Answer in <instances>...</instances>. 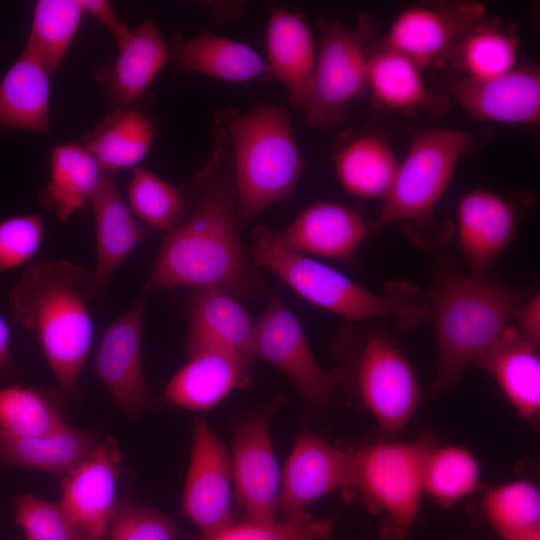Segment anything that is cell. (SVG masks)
<instances>
[{"mask_svg":"<svg viewBox=\"0 0 540 540\" xmlns=\"http://www.w3.org/2000/svg\"><path fill=\"white\" fill-rule=\"evenodd\" d=\"M482 511L503 540H540V492L533 483L517 480L489 489Z\"/></svg>","mask_w":540,"mask_h":540,"instance_id":"35","label":"cell"},{"mask_svg":"<svg viewBox=\"0 0 540 540\" xmlns=\"http://www.w3.org/2000/svg\"><path fill=\"white\" fill-rule=\"evenodd\" d=\"M213 134L212 154L192 181L190 214L166 233L142 292L215 287L239 299H269V284L240 239L230 143L220 117Z\"/></svg>","mask_w":540,"mask_h":540,"instance_id":"1","label":"cell"},{"mask_svg":"<svg viewBox=\"0 0 540 540\" xmlns=\"http://www.w3.org/2000/svg\"><path fill=\"white\" fill-rule=\"evenodd\" d=\"M517 222L514 203L490 190L473 189L458 199V249L470 273L486 275L512 240Z\"/></svg>","mask_w":540,"mask_h":540,"instance_id":"19","label":"cell"},{"mask_svg":"<svg viewBox=\"0 0 540 540\" xmlns=\"http://www.w3.org/2000/svg\"><path fill=\"white\" fill-rule=\"evenodd\" d=\"M270 408L239 420L233 429L230 455L234 498L248 519H278L281 469L270 431Z\"/></svg>","mask_w":540,"mask_h":540,"instance_id":"14","label":"cell"},{"mask_svg":"<svg viewBox=\"0 0 540 540\" xmlns=\"http://www.w3.org/2000/svg\"><path fill=\"white\" fill-rule=\"evenodd\" d=\"M371 224L343 204L319 201L301 211L282 229H273L285 247L304 255L349 260L356 253Z\"/></svg>","mask_w":540,"mask_h":540,"instance_id":"21","label":"cell"},{"mask_svg":"<svg viewBox=\"0 0 540 540\" xmlns=\"http://www.w3.org/2000/svg\"><path fill=\"white\" fill-rule=\"evenodd\" d=\"M334 165L346 193L361 199L383 200L393 184L399 161L386 136L361 133L341 143Z\"/></svg>","mask_w":540,"mask_h":540,"instance_id":"30","label":"cell"},{"mask_svg":"<svg viewBox=\"0 0 540 540\" xmlns=\"http://www.w3.org/2000/svg\"><path fill=\"white\" fill-rule=\"evenodd\" d=\"M188 356V362L163 389L165 403L192 411H207L251 381L252 358L216 347L203 348Z\"/></svg>","mask_w":540,"mask_h":540,"instance_id":"20","label":"cell"},{"mask_svg":"<svg viewBox=\"0 0 540 540\" xmlns=\"http://www.w3.org/2000/svg\"><path fill=\"white\" fill-rule=\"evenodd\" d=\"M14 511L15 523L22 529L24 540H86L59 504L28 493L15 499Z\"/></svg>","mask_w":540,"mask_h":540,"instance_id":"40","label":"cell"},{"mask_svg":"<svg viewBox=\"0 0 540 540\" xmlns=\"http://www.w3.org/2000/svg\"><path fill=\"white\" fill-rule=\"evenodd\" d=\"M84 15L98 22L114 39L116 48L129 37L131 30L118 17L112 4L106 0H79Z\"/></svg>","mask_w":540,"mask_h":540,"instance_id":"43","label":"cell"},{"mask_svg":"<svg viewBox=\"0 0 540 540\" xmlns=\"http://www.w3.org/2000/svg\"><path fill=\"white\" fill-rule=\"evenodd\" d=\"M168 45V61L181 71L245 83L270 73L266 61L248 44L217 34L176 39Z\"/></svg>","mask_w":540,"mask_h":540,"instance_id":"27","label":"cell"},{"mask_svg":"<svg viewBox=\"0 0 540 540\" xmlns=\"http://www.w3.org/2000/svg\"><path fill=\"white\" fill-rule=\"evenodd\" d=\"M128 205L144 226L166 233L177 228L189 214L182 190L139 166L132 171Z\"/></svg>","mask_w":540,"mask_h":540,"instance_id":"37","label":"cell"},{"mask_svg":"<svg viewBox=\"0 0 540 540\" xmlns=\"http://www.w3.org/2000/svg\"><path fill=\"white\" fill-rule=\"evenodd\" d=\"M83 16L79 0H38L24 48L53 74L67 54Z\"/></svg>","mask_w":540,"mask_h":540,"instance_id":"36","label":"cell"},{"mask_svg":"<svg viewBox=\"0 0 540 540\" xmlns=\"http://www.w3.org/2000/svg\"><path fill=\"white\" fill-rule=\"evenodd\" d=\"M51 397L36 387L10 385L0 389V431L14 436H39L68 426Z\"/></svg>","mask_w":540,"mask_h":540,"instance_id":"38","label":"cell"},{"mask_svg":"<svg viewBox=\"0 0 540 540\" xmlns=\"http://www.w3.org/2000/svg\"><path fill=\"white\" fill-rule=\"evenodd\" d=\"M122 454L107 436L62 477L59 505L86 540H104L115 514Z\"/></svg>","mask_w":540,"mask_h":540,"instance_id":"15","label":"cell"},{"mask_svg":"<svg viewBox=\"0 0 540 540\" xmlns=\"http://www.w3.org/2000/svg\"><path fill=\"white\" fill-rule=\"evenodd\" d=\"M231 151L240 228L268 207L293 196L305 160L287 112L259 104L220 116Z\"/></svg>","mask_w":540,"mask_h":540,"instance_id":"4","label":"cell"},{"mask_svg":"<svg viewBox=\"0 0 540 540\" xmlns=\"http://www.w3.org/2000/svg\"><path fill=\"white\" fill-rule=\"evenodd\" d=\"M257 319L254 357H260L293 385L309 411L329 404L342 386L339 369H326L313 354L297 317L273 294Z\"/></svg>","mask_w":540,"mask_h":540,"instance_id":"10","label":"cell"},{"mask_svg":"<svg viewBox=\"0 0 540 540\" xmlns=\"http://www.w3.org/2000/svg\"><path fill=\"white\" fill-rule=\"evenodd\" d=\"M422 69L384 39L372 42L367 57V91L374 104L386 110L432 114L445 110L444 99L426 86Z\"/></svg>","mask_w":540,"mask_h":540,"instance_id":"25","label":"cell"},{"mask_svg":"<svg viewBox=\"0 0 540 540\" xmlns=\"http://www.w3.org/2000/svg\"><path fill=\"white\" fill-rule=\"evenodd\" d=\"M517 333L526 341L540 344V295L525 297L514 309L511 318Z\"/></svg>","mask_w":540,"mask_h":540,"instance_id":"44","label":"cell"},{"mask_svg":"<svg viewBox=\"0 0 540 540\" xmlns=\"http://www.w3.org/2000/svg\"><path fill=\"white\" fill-rule=\"evenodd\" d=\"M430 440L377 441L352 453L355 488L381 512L397 539L416 520L421 497L422 468Z\"/></svg>","mask_w":540,"mask_h":540,"instance_id":"9","label":"cell"},{"mask_svg":"<svg viewBox=\"0 0 540 540\" xmlns=\"http://www.w3.org/2000/svg\"><path fill=\"white\" fill-rule=\"evenodd\" d=\"M525 297L502 281L463 272L449 260L438 263L425 301L436 344L431 393H445L462 379L503 337Z\"/></svg>","mask_w":540,"mask_h":540,"instance_id":"3","label":"cell"},{"mask_svg":"<svg viewBox=\"0 0 540 540\" xmlns=\"http://www.w3.org/2000/svg\"><path fill=\"white\" fill-rule=\"evenodd\" d=\"M519 47L520 38L513 23L486 17L463 36L447 64L457 74L489 78L516 66Z\"/></svg>","mask_w":540,"mask_h":540,"instance_id":"33","label":"cell"},{"mask_svg":"<svg viewBox=\"0 0 540 540\" xmlns=\"http://www.w3.org/2000/svg\"><path fill=\"white\" fill-rule=\"evenodd\" d=\"M476 144L474 134L454 129L417 132L399 162L393 184L371 230L405 222L428 225L461 158Z\"/></svg>","mask_w":540,"mask_h":540,"instance_id":"7","label":"cell"},{"mask_svg":"<svg viewBox=\"0 0 540 540\" xmlns=\"http://www.w3.org/2000/svg\"><path fill=\"white\" fill-rule=\"evenodd\" d=\"M337 349L345 363L339 369L361 403L387 435L402 432L416 413L420 386L397 339L382 327L347 322Z\"/></svg>","mask_w":540,"mask_h":540,"instance_id":"6","label":"cell"},{"mask_svg":"<svg viewBox=\"0 0 540 540\" xmlns=\"http://www.w3.org/2000/svg\"><path fill=\"white\" fill-rule=\"evenodd\" d=\"M476 365L495 380L517 414L536 427L540 419L539 347L509 326Z\"/></svg>","mask_w":540,"mask_h":540,"instance_id":"26","label":"cell"},{"mask_svg":"<svg viewBox=\"0 0 540 540\" xmlns=\"http://www.w3.org/2000/svg\"><path fill=\"white\" fill-rule=\"evenodd\" d=\"M252 238L249 255L257 268L268 269L307 302L348 322L391 317L410 329L429 317L425 302L372 292L336 269L285 247L271 227L257 226Z\"/></svg>","mask_w":540,"mask_h":540,"instance_id":"5","label":"cell"},{"mask_svg":"<svg viewBox=\"0 0 540 540\" xmlns=\"http://www.w3.org/2000/svg\"><path fill=\"white\" fill-rule=\"evenodd\" d=\"M39 214H24L0 221V277L29 262L44 238Z\"/></svg>","mask_w":540,"mask_h":540,"instance_id":"42","label":"cell"},{"mask_svg":"<svg viewBox=\"0 0 540 540\" xmlns=\"http://www.w3.org/2000/svg\"><path fill=\"white\" fill-rule=\"evenodd\" d=\"M51 76L34 54L22 50L0 81V131L48 133Z\"/></svg>","mask_w":540,"mask_h":540,"instance_id":"28","label":"cell"},{"mask_svg":"<svg viewBox=\"0 0 540 540\" xmlns=\"http://www.w3.org/2000/svg\"><path fill=\"white\" fill-rule=\"evenodd\" d=\"M154 138L152 121L138 109H114L83 137V146L105 172L135 168Z\"/></svg>","mask_w":540,"mask_h":540,"instance_id":"32","label":"cell"},{"mask_svg":"<svg viewBox=\"0 0 540 540\" xmlns=\"http://www.w3.org/2000/svg\"><path fill=\"white\" fill-rule=\"evenodd\" d=\"M90 279L69 260H40L23 270L8 297L12 321L35 334L60 391L73 399L93 339Z\"/></svg>","mask_w":540,"mask_h":540,"instance_id":"2","label":"cell"},{"mask_svg":"<svg viewBox=\"0 0 540 540\" xmlns=\"http://www.w3.org/2000/svg\"><path fill=\"white\" fill-rule=\"evenodd\" d=\"M450 96L471 118L511 125L540 121V71L535 64L515 66L489 78L453 74L445 81Z\"/></svg>","mask_w":540,"mask_h":540,"instance_id":"17","label":"cell"},{"mask_svg":"<svg viewBox=\"0 0 540 540\" xmlns=\"http://www.w3.org/2000/svg\"><path fill=\"white\" fill-rule=\"evenodd\" d=\"M187 308V355L216 347L254 358L257 320L239 298L215 287L192 288Z\"/></svg>","mask_w":540,"mask_h":540,"instance_id":"23","label":"cell"},{"mask_svg":"<svg viewBox=\"0 0 540 540\" xmlns=\"http://www.w3.org/2000/svg\"><path fill=\"white\" fill-rule=\"evenodd\" d=\"M99 442L97 432L70 425L56 432L21 437L0 431V463L64 476Z\"/></svg>","mask_w":540,"mask_h":540,"instance_id":"31","label":"cell"},{"mask_svg":"<svg viewBox=\"0 0 540 540\" xmlns=\"http://www.w3.org/2000/svg\"><path fill=\"white\" fill-rule=\"evenodd\" d=\"M481 468L474 454L458 445L430 444L423 461V493L442 506H452L474 493Z\"/></svg>","mask_w":540,"mask_h":540,"instance_id":"34","label":"cell"},{"mask_svg":"<svg viewBox=\"0 0 540 540\" xmlns=\"http://www.w3.org/2000/svg\"><path fill=\"white\" fill-rule=\"evenodd\" d=\"M15 368L11 351L10 330L0 314V379L9 376Z\"/></svg>","mask_w":540,"mask_h":540,"instance_id":"45","label":"cell"},{"mask_svg":"<svg viewBox=\"0 0 540 540\" xmlns=\"http://www.w3.org/2000/svg\"><path fill=\"white\" fill-rule=\"evenodd\" d=\"M109 540H178L172 518L151 507L119 501L107 533Z\"/></svg>","mask_w":540,"mask_h":540,"instance_id":"41","label":"cell"},{"mask_svg":"<svg viewBox=\"0 0 540 540\" xmlns=\"http://www.w3.org/2000/svg\"><path fill=\"white\" fill-rule=\"evenodd\" d=\"M267 65L285 87L292 107L307 109L317 49L305 17L285 7L271 10L266 29Z\"/></svg>","mask_w":540,"mask_h":540,"instance_id":"24","label":"cell"},{"mask_svg":"<svg viewBox=\"0 0 540 540\" xmlns=\"http://www.w3.org/2000/svg\"><path fill=\"white\" fill-rule=\"evenodd\" d=\"M331 531L330 519H316L311 514L296 520L247 518L200 540H329Z\"/></svg>","mask_w":540,"mask_h":540,"instance_id":"39","label":"cell"},{"mask_svg":"<svg viewBox=\"0 0 540 540\" xmlns=\"http://www.w3.org/2000/svg\"><path fill=\"white\" fill-rule=\"evenodd\" d=\"M395 540H401V539H395Z\"/></svg>","mask_w":540,"mask_h":540,"instance_id":"46","label":"cell"},{"mask_svg":"<svg viewBox=\"0 0 540 540\" xmlns=\"http://www.w3.org/2000/svg\"><path fill=\"white\" fill-rule=\"evenodd\" d=\"M486 17L480 2L418 3L399 13L384 41L421 69L443 66L463 36Z\"/></svg>","mask_w":540,"mask_h":540,"instance_id":"12","label":"cell"},{"mask_svg":"<svg viewBox=\"0 0 540 540\" xmlns=\"http://www.w3.org/2000/svg\"><path fill=\"white\" fill-rule=\"evenodd\" d=\"M234 485L230 455L204 418H196L182 493L185 516L201 532L214 534L234 522Z\"/></svg>","mask_w":540,"mask_h":540,"instance_id":"13","label":"cell"},{"mask_svg":"<svg viewBox=\"0 0 540 540\" xmlns=\"http://www.w3.org/2000/svg\"><path fill=\"white\" fill-rule=\"evenodd\" d=\"M117 50L115 60L96 69L93 79L113 110L136 109L168 61V45L157 24L144 20Z\"/></svg>","mask_w":540,"mask_h":540,"instance_id":"22","label":"cell"},{"mask_svg":"<svg viewBox=\"0 0 540 540\" xmlns=\"http://www.w3.org/2000/svg\"><path fill=\"white\" fill-rule=\"evenodd\" d=\"M148 294L143 293L103 332L94 370L100 382L127 416L134 418L154 403L144 374L143 328Z\"/></svg>","mask_w":540,"mask_h":540,"instance_id":"11","label":"cell"},{"mask_svg":"<svg viewBox=\"0 0 540 540\" xmlns=\"http://www.w3.org/2000/svg\"><path fill=\"white\" fill-rule=\"evenodd\" d=\"M90 206L96 240V264L89 285L92 302L107 293L116 272L150 232L132 213L113 173L104 172Z\"/></svg>","mask_w":540,"mask_h":540,"instance_id":"18","label":"cell"},{"mask_svg":"<svg viewBox=\"0 0 540 540\" xmlns=\"http://www.w3.org/2000/svg\"><path fill=\"white\" fill-rule=\"evenodd\" d=\"M317 25L320 47L305 118L309 127L325 130L339 126L350 104L367 91L368 49L379 24L365 12L352 27L325 18Z\"/></svg>","mask_w":540,"mask_h":540,"instance_id":"8","label":"cell"},{"mask_svg":"<svg viewBox=\"0 0 540 540\" xmlns=\"http://www.w3.org/2000/svg\"><path fill=\"white\" fill-rule=\"evenodd\" d=\"M352 479V453L312 432H302L281 470L278 519L307 516L316 501L352 488Z\"/></svg>","mask_w":540,"mask_h":540,"instance_id":"16","label":"cell"},{"mask_svg":"<svg viewBox=\"0 0 540 540\" xmlns=\"http://www.w3.org/2000/svg\"><path fill=\"white\" fill-rule=\"evenodd\" d=\"M105 171L91 153L75 141L51 149L50 176L39 201L60 223L82 211L97 191Z\"/></svg>","mask_w":540,"mask_h":540,"instance_id":"29","label":"cell"}]
</instances>
